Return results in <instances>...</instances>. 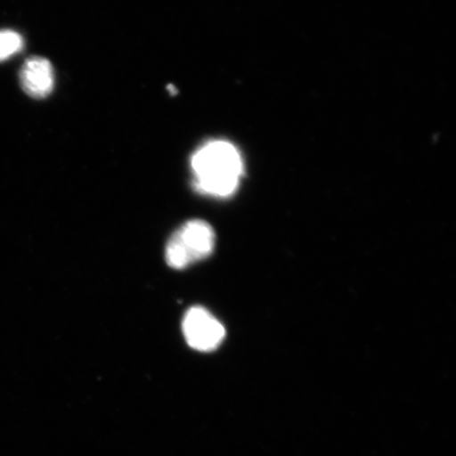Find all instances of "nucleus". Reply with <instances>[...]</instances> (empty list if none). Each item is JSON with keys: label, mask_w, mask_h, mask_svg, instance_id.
I'll return each mask as SVG.
<instances>
[{"label": "nucleus", "mask_w": 456, "mask_h": 456, "mask_svg": "<svg viewBox=\"0 0 456 456\" xmlns=\"http://www.w3.org/2000/svg\"><path fill=\"white\" fill-rule=\"evenodd\" d=\"M24 48V39L12 30L0 31V61L20 53Z\"/></svg>", "instance_id": "39448f33"}, {"label": "nucleus", "mask_w": 456, "mask_h": 456, "mask_svg": "<svg viewBox=\"0 0 456 456\" xmlns=\"http://www.w3.org/2000/svg\"><path fill=\"white\" fill-rule=\"evenodd\" d=\"M191 168L200 192L214 197H228L237 191L243 173L240 153L231 142H208L193 155Z\"/></svg>", "instance_id": "f257e3e1"}, {"label": "nucleus", "mask_w": 456, "mask_h": 456, "mask_svg": "<svg viewBox=\"0 0 456 456\" xmlns=\"http://www.w3.org/2000/svg\"><path fill=\"white\" fill-rule=\"evenodd\" d=\"M215 232L207 222L191 220L176 231L167 247V262L175 270H183L193 262L207 258L215 248Z\"/></svg>", "instance_id": "f03ea898"}, {"label": "nucleus", "mask_w": 456, "mask_h": 456, "mask_svg": "<svg viewBox=\"0 0 456 456\" xmlns=\"http://www.w3.org/2000/svg\"><path fill=\"white\" fill-rule=\"evenodd\" d=\"M182 329L187 344L200 352L216 350L225 338L224 327L201 306L191 307L186 313Z\"/></svg>", "instance_id": "7ed1b4c3"}, {"label": "nucleus", "mask_w": 456, "mask_h": 456, "mask_svg": "<svg viewBox=\"0 0 456 456\" xmlns=\"http://www.w3.org/2000/svg\"><path fill=\"white\" fill-rule=\"evenodd\" d=\"M20 81L28 95L34 99H44L53 93L54 86L53 65L44 57L32 56L22 65Z\"/></svg>", "instance_id": "20e7f679"}]
</instances>
